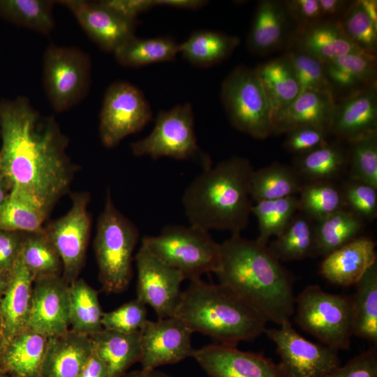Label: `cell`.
Instances as JSON below:
<instances>
[{
  "instance_id": "obj_1",
  "label": "cell",
  "mask_w": 377,
  "mask_h": 377,
  "mask_svg": "<svg viewBox=\"0 0 377 377\" xmlns=\"http://www.w3.org/2000/svg\"><path fill=\"white\" fill-rule=\"evenodd\" d=\"M0 169L10 195L48 214L73 179L68 138L55 118L41 114L26 96L0 101Z\"/></svg>"
},
{
  "instance_id": "obj_2",
  "label": "cell",
  "mask_w": 377,
  "mask_h": 377,
  "mask_svg": "<svg viewBox=\"0 0 377 377\" xmlns=\"http://www.w3.org/2000/svg\"><path fill=\"white\" fill-rule=\"evenodd\" d=\"M221 246L215 273L219 283L232 290L267 320L279 325L290 321L295 297L289 272L267 246L240 233L232 234Z\"/></svg>"
},
{
  "instance_id": "obj_3",
  "label": "cell",
  "mask_w": 377,
  "mask_h": 377,
  "mask_svg": "<svg viewBox=\"0 0 377 377\" xmlns=\"http://www.w3.org/2000/svg\"><path fill=\"white\" fill-rule=\"evenodd\" d=\"M249 160L232 156L204 169L184 191L182 202L190 225L207 231L240 233L251 213Z\"/></svg>"
},
{
  "instance_id": "obj_4",
  "label": "cell",
  "mask_w": 377,
  "mask_h": 377,
  "mask_svg": "<svg viewBox=\"0 0 377 377\" xmlns=\"http://www.w3.org/2000/svg\"><path fill=\"white\" fill-rule=\"evenodd\" d=\"M193 332L209 336L219 344L236 346L266 329L267 320L228 287L191 281L182 291L174 316Z\"/></svg>"
},
{
  "instance_id": "obj_5",
  "label": "cell",
  "mask_w": 377,
  "mask_h": 377,
  "mask_svg": "<svg viewBox=\"0 0 377 377\" xmlns=\"http://www.w3.org/2000/svg\"><path fill=\"white\" fill-rule=\"evenodd\" d=\"M139 237L138 228L116 207L108 189L94 243L98 279L106 293H119L128 288Z\"/></svg>"
},
{
  "instance_id": "obj_6",
  "label": "cell",
  "mask_w": 377,
  "mask_h": 377,
  "mask_svg": "<svg viewBox=\"0 0 377 377\" xmlns=\"http://www.w3.org/2000/svg\"><path fill=\"white\" fill-rule=\"evenodd\" d=\"M141 244L190 281L219 268L220 244L209 231L191 225L166 226L160 234L142 237Z\"/></svg>"
},
{
  "instance_id": "obj_7",
  "label": "cell",
  "mask_w": 377,
  "mask_h": 377,
  "mask_svg": "<svg viewBox=\"0 0 377 377\" xmlns=\"http://www.w3.org/2000/svg\"><path fill=\"white\" fill-rule=\"evenodd\" d=\"M295 321L323 345L348 349L353 334L350 297L306 287L295 298Z\"/></svg>"
},
{
  "instance_id": "obj_8",
  "label": "cell",
  "mask_w": 377,
  "mask_h": 377,
  "mask_svg": "<svg viewBox=\"0 0 377 377\" xmlns=\"http://www.w3.org/2000/svg\"><path fill=\"white\" fill-rule=\"evenodd\" d=\"M136 156L153 159L170 157L177 160H197L204 169L212 165L210 158L198 145L194 114L189 103L176 105L158 112L151 132L131 144Z\"/></svg>"
},
{
  "instance_id": "obj_9",
  "label": "cell",
  "mask_w": 377,
  "mask_h": 377,
  "mask_svg": "<svg viewBox=\"0 0 377 377\" xmlns=\"http://www.w3.org/2000/svg\"><path fill=\"white\" fill-rule=\"evenodd\" d=\"M221 99L230 124L252 138L274 134L268 104L255 69L235 67L224 79Z\"/></svg>"
},
{
  "instance_id": "obj_10",
  "label": "cell",
  "mask_w": 377,
  "mask_h": 377,
  "mask_svg": "<svg viewBox=\"0 0 377 377\" xmlns=\"http://www.w3.org/2000/svg\"><path fill=\"white\" fill-rule=\"evenodd\" d=\"M89 55L75 47L51 44L43 59L44 89L54 110L61 112L78 104L91 85Z\"/></svg>"
},
{
  "instance_id": "obj_11",
  "label": "cell",
  "mask_w": 377,
  "mask_h": 377,
  "mask_svg": "<svg viewBox=\"0 0 377 377\" xmlns=\"http://www.w3.org/2000/svg\"><path fill=\"white\" fill-rule=\"evenodd\" d=\"M152 119L143 92L126 81H116L106 89L99 116L102 144L112 148L127 136L143 129Z\"/></svg>"
},
{
  "instance_id": "obj_12",
  "label": "cell",
  "mask_w": 377,
  "mask_h": 377,
  "mask_svg": "<svg viewBox=\"0 0 377 377\" xmlns=\"http://www.w3.org/2000/svg\"><path fill=\"white\" fill-rule=\"evenodd\" d=\"M89 199V193H73L66 214L44 228L61 260V277L69 285L77 279L85 260L91 228Z\"/></svg>"
},
{
  "instance_id": "obj_13",
  "label": "cell",
  "mask_w": 377,
  "mask_h": 377,
  "mask_svg": "<svg viewBox=\"0 0 377 377\" xmlns=\"http://www.w3.org/2000/svg\"><path fill=\"white\" fill-rule=\"evenodd\" d=\"M264 333L276 344L279 364L287 377H325L340 364L338 350L309 341L290 321Z\"/></svg>"
},
{
  "instance_id": "obj_14",
  "label": "cell",
  "mask_w": 377,
  "mask_h": 377,
  "mask_svg": "<svg viewBox=\"0 0 377 377\" xmlns=\"http://www.w3.org/2000/svg\"><path fill=\"white\" fill-rule=\"evenodd\" d=\"M137 268V298L149 305L158 319L174 316L185 279L177 270L168 266L140 245L135 256Z\"/></svg>"
},
{
  "instance_id": "obj_15",
  "label": "cell",
  "mask_w": 377,
  "mask_h": 377,
  "mask_svg": "<svg viewBox=\"0 0 377 377\" xmlns=\"http://www.w3.org/2000/svg\"><path fill=\"white\" fill-rule=\"evenodd\" d=\"M142 369H154L165 364L178 363L192 357L193 332L175 316L147 320L140 330Z\"/></svg>"
},
{
  "instance_id": "obj_16",
  "label": "cell",
  "mask_w": 377,
  "mask_h": 377,
  "mask_svg": "<svg viewBox=\"0 0 377 377\" xmlns=\"http://www.w3.org/2000/svg\"><path fill=\"white\" fill-rule=\"evenodd\" d=\"M69 284L61 276L34 279L26 329L47 336L64 333L69 327Z\"/></svg>"
},
{
  "instance_id": "obj_17",
  "label": "cell",
  "mask_w": 377,
  "mask_h": 377,
  "mask_svg": "<svg viewBox=\"0 0 377 377\" xmlns=\"http://www.w3.org/2000/svg\"><path fill=\"white\" fill-rule=\"evenodd\" d=\"M192 357L210 377H287L279 364L263 354L236 346L208 345L195 350Z\"/></svg>"
},
{
  "instance_id": "obj_18",
  "label": "cell",
  "mask_w": 377,
  "mask_h": 377,
  "mask_svg": "<svg viewBox=\"0 0 377 377\" xmlns=\"http://www.w3.org/2000/svg\"><path fill=\"white\" fill-rule=\"evenodd\" d=\"M69 10L89 37L104 51L114 52L135 36L137 21L126 20L98 1H56Z\"/></svg>"
},
{
  "instance_id": "obj_19",
  "label": "cell",
  "mask_w": 377,
  "mask_h": 377,
  "mask_svg": "<svg viewBox=\"0 0 377 377\" xmlns=\"http://www.w3.org/2000/svg\"><path fill=\"white\" fill-rule=\"evenodd\" d=\"M330 134L348 143L377 133V86L353 93L335 103Z\"/></svg>"
},
{
  "instance_id": "obj_20",
  "label": "cell",
  "mask_w": 377,
  "mask_h": 377,
  "mask_svg": "<svg viewBox=\"0 0 377 377\" xmlns=\"http://www.w3.org/2000/svg\"><path fill=\"white\" fill-rule=\"evenodd\" d=\"M376 262V243L368 237H357L326 256L320 270L331 283L349 286L356 284Z\"/></svg>"
},
{
  "instance_id": "obj_21",
  "label": "cell",
  "mask_w": 377,
  "mask_h": 377,
  "mask_svg": "<svg viewBox=\"0 0 377 377\" xmlns=\"http://www.w3.org/2000/svg\"><path fill=\"white\" fill-rule=\"evenodd\" d=\"M287 47L302 51L323 63L362 51L346 36L339 22L331 20L296 27Z\"/></svg>"
},
{
  "instance_id": "obj_22",
  "label": "cell",
  "mask_w": 377,
  "mask_h": 377,
  "mask_svg": "<svg viewBox=\"0 0 377 377\" xmlns=\"http://www.w3.org/2000/svg\"><path fill=\"white\" fill-rule=\"evenodd\" d=\"M291 21L283 1H258L247 36L249 50L265 55L288 44L293 31L290 29Z\"/></svg>"
},
{
  "instance_id": "obj_23",
  "label": "cell",
  "mask_w": 377,
  "mask_h": 377,
  "mask_svg": "<svg viewBox=\"0 0 377 377\" xmlns=\"http://www.w3.org/2000/svg\"><path fill=\"white\" fill-rule=\"evenodd\" d=\"M34 277L20 255L8 274L0 300V320L6 344L26 327L31 303Z\"/></svg>"
},
{
  "instance_id": "obj_24",
  "label": "cell",
  "mask_w": 377,
  "mask_h": 377,
  "mask_svg": "<svg viewBox=\"0 0 377 377\" xmlns=\"http://www.w3.org/2000/svg\"><path fill=\"white\" fill-rule=\"evenodd\" d=\"M92 350L90 337L71 329L49 337L38 377H79Z\"/></svg>"
},
{
  "instance_id": "obj_25",
  "label": "cell",
  "mask_w": 377,
  "mask_h": 377,
  "mask_svg": "<svg viewBox=\"0 0 377 377\" xmlns=\"http://www.w3.org/2000/svg\"><path fill=\"white\" fill-rule=\"evenodd\" d=\"M335 103L336 98L332 92L301 91L275 119L274 134L286 133L303 126H321L328 128Z\"/></svg>"
},
{
  "instance_id": "obj_26",
  "label": "cell",
  "mask_w": 377,
  "mask_h": 377,
  "mask_svg": "<svg viewBox=\"0 0 377 377\" xmlns=\"http://www.w3.org/2000/svg\"><path fill=\"white\" fill-rule=\"evenodd\" d=\"M48 341L47 336L25 328L6 344L1 368L8 376L38 377Z\"/></svg>"
},
{
  "instance_id": "obj_27",
  "label": "cell",
  "mask_w": 377,
  "mask_h": 377,
  "mask_svg": "<svg viewBox=\"0 0 377 377\" xmlns=\"http://www.w3.org/2000/svg\"><path fill=\"white\" fill-rule=\"evenodd\" d=\"M255 70L274 124L276 117L300 93L297 80L285 54L259 64Z\"/></svg>"
},
{
  "instance_id": "obj_28",
  "label": "cell",
  "mask_w": 377,
  "mask_h": 377,
  "mask_svg": "<svg viewBox=\"0 0 377 377\" xmlns=\"http://www.w3.org/2000/svg\"><path fill=\"white\" fill-rule=\"evenodd\" d=\"M93 350L104 362L108 377H119L141 357L140 330L124 333L106 329L89 337Z\"/></svg>"
},
{
  "instance_id": "obj_29",
  "label": "cell",
  "mask_w": 377,
  "mask_h": 377,
  "mask_svg": "<svg viewBox=\"0 0 377 377\" xmlns=\"http://www.w3.org/2000/svg\"><path fill=\"white\" fill-rule=\"evenodd\" d=\"M376 55L363 51L351 52L325 62L326 76L335 89L349 95L367 87L377 86Z\"/></svg>"
},
{
  "instance_id": "obj_30",
  "label": "cell",
  "mask_w": 377,
  "mask_h": 377,
  "mask_svg": "<svg viewBox=\"0 0 377 377\" xmlns=\"http://www.w3.org/2000/svg\"><path fill=\"white\" fill-rule=\"evenodd\" d=\"M240 43L237 36L198 30L179 44V54L193 66L209 67L227 59Z\"/></svg>"
},
{
  "instance_id": "obj_31",
  "label": "cell",
  "mask_w": 377,
  "mask_h": 377,
  "mask_svg": "<svg viewBox=\"0 0 377 377\" xmlns=\"http://www.w3.org/2000/svg\"><path fill=\"white\" fill-rule=\"evenodd\" d=\"M341 140L327 142L320 147L298 156L293 167L301 179L308 182H331L348 165V151Z\"/></svg>"
},
{
  "instance_id": "obj_32",
  "label": "cell",
  "mask_w": 377,
  "mask_h": 377,
  "mask_svg": "<svg viewBox=\"0 0 377 377\" xmlns=\"http://www.w3.org/2000/svg\"><path fill=\"white\" fill-rule=\"evenodd\" d=\"M351 301L353 334L377 345V262L356 283Z\"/></svg>"
},
{
  "instance_id": "obj_33",
  "label": "cell",
  "mask_w": 377,
  "mask_h": 377,
  "mask_svg": "<svg viewBox=\"0 0 377 377\" xmlns=\"http://www.w3.org/2000/svg\"><path fill=\"white\" fill-rule=\"evenodd\" d=\"M302 179L293 168L274 163L253 170L250 180V195L256 202L296 195L302 186Z\"/></svg>"
},
{
  "instance_id": "obj_34",
  "label": "cell",
  "mask_w": 377,
  "mask_h": 377,
  "mask_svg": "<svg viewBox=\"0 0 377 377\" xmlns=\"http://www.w3.org/2000/svg\"><path fill=\"white\" fill-rule=\"evenodd\" d=\"M69 326L73 332L87 337L103 329V313L98 292L82 279L69 285Z\"/></svg>"
},
{
  "instance_id": "obj_35",
  "label": "cell",
  "mask_w": 377,
  "mask_h": 377,
  "mask_svg": "<svg viewBox=\"0 0 377 377\" xmlns=\"http://www.w3.org/2000/svg\"><path fill=\"white\" fill-rule=\"evenodd\" d=\"M113 53L120 65L138 68L174 60L179 54V43L169 37L140 38L134 36Z\"/></svg>"
},
{
  "instance_id": "obj_36",
  "label": "cell",
  "mask_w": 377,
  "mask_h": 377,
  "mask_svg": "<svg viewBox=\"0 0 377 377\" xmlns=\"http://www.w3.org/2000/svg\"><path fill=\"white\" fill-rule=\"evenodd\" d=\"M312 221L295 215L268 248L279 261H292L315 256V230Z\"/></svg>"
},
{
  "instance_id": "obj_37",
  "label": "cell",
  "mask_w": 377,
  "mask_h": 377,
  "mask_svg": "<svg viewBox=\"0 0 377 377\" xmlns=\"http://www.w3.org/2000/svg\"><path fill=\"white\" fill-rule=\"evenodd\" d=\"M362 220L349 210L337 211L317 221L315 256H326L358 237Z\"/></svg>"
},
{
  "instance_id": "obj_38",
  "label": "cell",
  "mask_w": 377,
  "mask_h": 377,
  "mask_svg": "<svg viewBox=\"0 0 377 377\" xmlns=\"http://www.w3.org/2000/svg\"><path fill=\"white\" fill-rule=\"evenodd\" d=\"M52 0H0V16L17 26L44 35L55 26Z\"/></svg>"
},
{
  "instance_id": "obj_39",
  "label": "cell",
  "mask_w": 377,
  "mask_h": 377,
  "mask_svg": "<svg viewBox=\"0 0 377 377\" xmlns=\"http://www.w3.org/2000/svg\"><path fill=\"white\" fill-rule=\"evenodd\" d=\"M20 257L34 281L40 277L61 276V260L44 231L25 234Z\"/></svg>"
},
{
  "instance_id": "obj_40",
  "label": "cell",
  "mask_w": 377,
  "mask_h": 377,
  "mask_svg": "<svg viewBox=\"0 0 377 377\" xmlns=\"http://www.w3.org/2000/svg\"><path fill=\"white\" fill-rule=\"evenodd\" d=\"M298 210L316 222L344 209L342 192L332 182H312L302 185Z\"/></svg>"
},
{
  "instance_id": "obj_41",
  "label": "cell",
  "mask_w": 377,
  "mask_h": 377,
  "mask_svg": "<svg viewBox=\"0 0 377 377\" xmlns=\"http://www.w3.org/2000/svg\"><path fill=\"white\" fill-rule=\"evenodd\" d=\"M297 210V195L256 202L251 207V213L258 221L259 235L256 240L267 246L271 237H276L286 228Z\"/></svg>"
},
{
  "instance_id": "obj_42",
  "label": "cell",
  "mask_w": 377,
  "mask_h": 377,
  "mask_svg": "<svg viewBox=\"0 0 377 377\" xmlns=\"http://www.w3.org/2000/svg\"><path fill=\"white\" fill-rule=\"evenodd\" d=\"M47 215L34 205L9 194L0 206V230L43 232V223Z\"/></svg>"
},
{
  "instance_id": "obj_43",
  "label": "cell",
  "mask_w": 377,
  "mask_h": 377,
  "mask_svg": "<svg viewBox=\"0 0 377 377\" xmlns=\"http://www.w3.org/2000/svg\"><path fill=\"white\" fill-rule=\"evenodd\" d=\"M348 165L350 180L377 188V133L349 143Z\"/></svg>"
},
{
  "instance_id": "obj_44",
  "label": "cell",
  "mask_w": 377,
  "mask_h": 377,
  "mask_svg": "<svg viewBox=\"0 0 377 377\" xmlns=\"http://www.w3.org/2000/svg\"><path fill=\"white\" fill-rule=\"evenodd\" d=\"M349 40L362 51L376 55L377 26L367 16L357 1H353L338 21Z\"/></svg>"
},
{
  "instance_id": "obj_45",
  "label": "cell",
  "mask_w": 377,
  "mask_h": 377,
  "mask_svg": "<svg viewBox=\"0 0 377 377\" xmlns=\"http://www.w3.org/2000/svg\"><path fill=\"white\" fill-rule=\"evenodd\" d=\"M284 54L293 67L300 92L310 90L333 93L323 61L291 47H287Z\"/></svg>"
},
{
  "instance_id": "obj_46",
  "label": "cell",
  "mask_w": 377,
  "mask_h": 377,
  "mask_svg": "<svg viewBox=\"0 0 377 377\" xmlns=\"http://www.w3.org/2000/svg\"><path fill=\"white\" fill-rule=\"evenodd\" d=\"M147 316L146 304L136 298L112 311L103 313L102 327L124 333L133 332L140 330L147 320Z\"/></svg>"
},
{
  "instance_id": "obj_47",
  "label": "cell",
  "mask_w": 377,
  "mask_h": 377,
  "mask_svg": "<svg viewBox=\"0 0 377 377\" xmlns=\"http://www.w3.org/2000/svg\"><path fill=\"white\" fill-rule=\"evenodd\" d=\"M341 190L345 206L362 220L372 221L377 216V188L350 180Z\"/></svg>"
},
{
  "instance_id": "obj_48",
  "label": "cell",
  "mask_w": 377,
  "mask_h": 377,
  "mask_svg": "<svg viewBox=\"0 0 377 377\" xmlns=\"http://www.w3.org/2000/svg\"><path fill=\"white\" fill-rule=\"evenodd\" d=\"M284 147L298 156L310 152L328 142V128L321 126H303L286 133Z\"/></svg>"
},
{
  "instance_id": "obj_49",
  "label": "cell",
  "mask_w": 377,
  "mask_h": 377,
  "mask_svg": "<svg viewBox=\"0 0 377 377\" xmlns=\"http://www.w3.org/2000/svg\"><path fill=\"white\" fill-rule=\"evenodd\" d=\"M325 377H377V347L355 357L345 365H340Z\"/></svg>"
},
{
  "instance_id": "obj_50",
  "label": "cell",
  "mask_w": 377,
  "mask_h": 377,
  "mask_svg": "<svg viewBox=\"0 0 377 377\" xmlns=\"http://www.w3.org/2000/svg\"><path fill=\"white\" fill-rule=\"evenodd\" d=\"M26 233L0 230V274H8L18 259Z\"/></svg>"
},
{
  "instance_id": "obj_51",
  "label": "cell",
  "mask_w": 377,
  "mask_h": 377,
  "mask_svg": "<svg viewBox=\"0 0 377 377\" xmlns=\"http://www.w3.org/2000/svg\"><path fill=\"white\" fill-rule=\"evenodd\" d=\"M283 3L291 20L297 27L322 20L319 0H287Z\"/></svg>"
},
{
  "instance_id": "obj_52",
  "label": "cell",
  "mask_w": 377,
  "mask_h": 377,
  "mask_svg": "<svg viewBox=\"0 0 377 377\" xmlns=\"http://www.w3.org/2000/svg\"><path fill=\"white\" fill-rule=\"evenodd\" d=\"M98 2L121 17L137 21L138 16L154 7V0H101Z\"/></svg>"
},
{
  "instance_id": "obj_53",
  "label": "cell",
  "mask_w": 377,
  "mask_h": 377,
  "mask_svg": "<svg viewBox=\"0 0 377 377\" xmlns=\"http://www.w3.org/2000/svg\"><path fill=\"white\" fill-rule=\"evenodd\" d=\"M353 1L319 0L322 20L339 21Z\"/></svg>"
},
{
  "instance_id": "obj_54",
  "label": "cell",
  "mask_w": 377,
  "mask_h": 377,
  "mask_svg": "<svg viewBox=\"0 0 377 377\" xmlns=\"http://www.w3.org/2000/svg\"><path fill=\"white\" fill-rule=\"evenodd\" d=\"M79 377H108L104 362L94 350L86 360Z\"/></svg>"
},
{
  "instance_id": "obj_55",
  "label": "cell",
  "mask_w": 377,
  "mask_h": 377,
  "mask_svg": "<svg viewBox=\"0 0 377 377\" xmlns=\"http://www.w3.org/2000/svg\"><path fill=\"white\" fill-rule=\"evenodd\" d=\"M205 0H154L156 7L166 6L182 10H198L208 3Z\"/></svg>"
},
{
  "instance_id": "obj_56",
  "label": "cell",
  "mask_w": 377,
  "mask_h": 377,
  "mask_svg": "<svg viewBox=\"0 0 377 377\" xmlns=\"http://www.w3.org/2000/svg\"><path fill=\"white\" fill-rule=\"evenodd\" d=\"M119 377H173L163 371L156 369L150 370H135L129 372H126Z\"/></svg>"
},
{
  "instance_id": "obj_57",
  "label": "cell",
  "mask_w": 377,
  "mask_h": 377,
  "mask_svg": "<svg viewBox=\"0 0 377 377\" xmlns=\"http://www.w3.org/2000/svg\"><path fill=\"white\" fill-rule=\"evenodd\" d=\"M357 1L372 22L377 26V1L357 0Z\"/></svg>"
},
{
  "instance_id": "obj_58",
  "label": "cell",
  "mask_w": 377,
  "mask_h": 377,
  "mask_svg": "<svg viewBox=\"0 0 377 377\" xmlns=\"http://www.w3.org/2000/svg\"><path fill=\"white\" fill-rule=\"evenodd\" d=\"M10 191V184L5 175L0 169V206L9 195Z\"/></svg>"
},
{
  "instance_id": "obj_59",
  "label": "cell",
  "mask_w": 377,
  "mask_h": 377,
  "mask_svg": "<svg viewBox=\"0 0 377 377\" xmlns=\"http://www.w3.org/2000/svg\"><path fill=\"white\" fill-rule=\"evenodd\" d=\"M8 274H0V300L6 289L8 281Z\"/></svg>"
},
{
  "instance_id": "obj_60",
  "label": "cell",
  "mask_w": 377,
  "mask_h": 377,
  "mask_svg": "<svg viewBox=\"0 0 377 377\" xmlns=\"http://www.w3.org/2000/svg\"><path fill=\"white\" fill-rule=\"evenodd\" d=\"M5 346H6V341H5L2 325H1V323L0 320V355H1Z\"/></svg>"
},
{
  "instance_id": "obj_61",
  "label": "cell",
  "mask_w": 377,
  "mask_h": 377,
  "mask_svg": "<svg viewBox=\"0 0 377 377\" xmlns=\"http://www.w3.org/2000/svg\"><path fill=\"white\" fill-rule=\"evenodd\" d=\"M8 375L3 371L0 367V377H7Z\"/></svg>"
},
{
  "instance_id": "obj_62",
  "label": "cell",
  "mask_w": 377,
  "mask_h": 377,
  "mask_svg": "<svg viewBox=\"0 0 377 377\" xmlns=\"http://www.w3.org/2000/svg\"><path fill=\"white\" fill-rule=\"evenodd\" d=\"M7 377H15V376H8Z\"/></svg>"
}]
</instances>
